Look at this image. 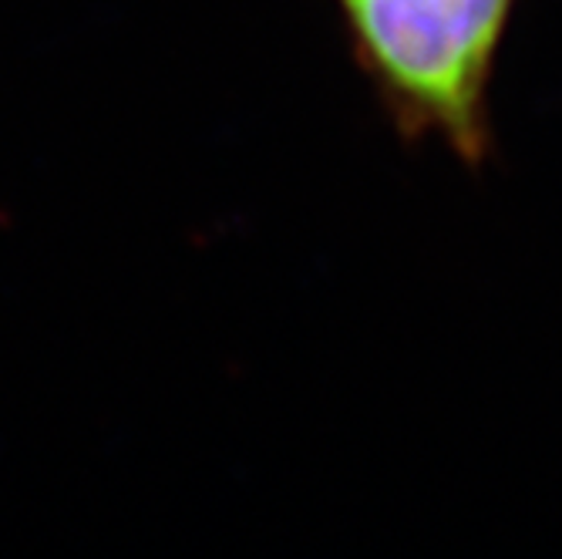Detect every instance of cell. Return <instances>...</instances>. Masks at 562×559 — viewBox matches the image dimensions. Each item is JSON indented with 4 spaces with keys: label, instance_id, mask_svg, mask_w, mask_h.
<instances>
[{
    "label": "cell",
    "instance_id": "6da1fadb",
    "mask_svg": "<svg viewBox=\"0 0 562 559\" xmlns=\"http://www.w3.org/2000/svg\"><path fill=\"white\" fill-rule=\"evenodd\" d=\"M357 65L407 135L488 152V85L516 0H337Z\"/></svg>",
    "mask_w": 562,
    "mask_h": 559
}]
</instances>
